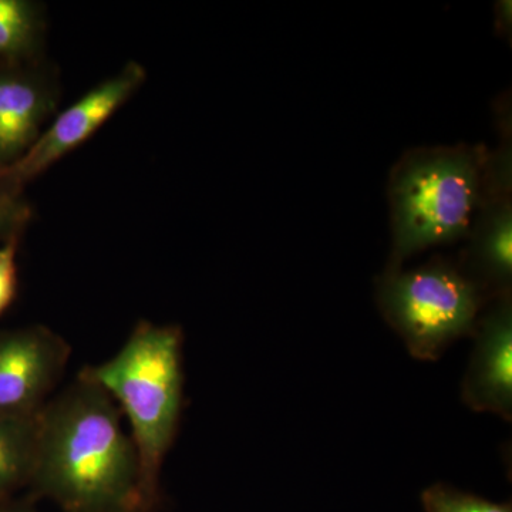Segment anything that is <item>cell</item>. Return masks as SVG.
I'll list each match as a JSON object with an SVG mask.
<instances>
[{
  "mask_svg": "<svg viewBox=\"0 0 512 512\" xmlns=\"http://www.w3.org/2000/svg\"><path fill=\"white\" fill-rule=\"evenodd\" d=\"M55 94L36 76L0 73V168L16 163L40 136Z\"/></svg>",
  "mask_w": 512,
  "mask_h": 512,
  "instance_id": "9",
  "label": "cell"
},
{
  "mask_svg": "<svg viewBox=\"0 0 512 512\" xmlns=\"http://www.w3.org/2000/svg\"><path fill=\"white\" fill-rule=\"evenodd\" d=\"M72 348L46 326L0 335V416L36 417L62 379Z\"/></svg>",
  "mask_w": 512,
  "mask_h": 512,
  "instance_id": "7",
  "label": "cell"
},
{
  "mask_svg": "<svg viewBox=\"0 0 512 512\" xmlns=\"http://www.w3.org/2000/svg\"><path fill=\"white\" fill-rule=\"evenodd\" d=\"M109 393L82 370L37 416L30 498L66 512H141L136 448Z\"/></svg>",
  "mask_w": 512,
  "mask_h": 512,
  "instance_id": "1",
  "label": "cell"
},
{
  "mask_svg": "<svg viewBox=\"0 0 512 512\" xmlns=\"http://www.w3.org/2000/svg\"><path fill=\"white\" fill-rule=\"evenodd\" d=\"M487 148L414 147L393 165L387 183L392 254L386 269L437 245L467 238L478 202Z\"/></svg>",
  "mask_w": 512,
  "mask_h": 512,
  "instance_id": "3",
  "label": "cell"
},
{
  "mask_svg": "<svg viewBox=\"0 0 512 512\" xmlns=\"http://www.w3.org/2000/svg\"><path fill=\"white\" fill-rule=\"evenodd\" d=\"M0 512H36L29 501H13L8 498H0Z\"/></svg>",
  "mask_w": 512,
  "mask_h": 512,
  "instance_id": "16",
  "label": "cell"
},
{
  "mask_svg": "<svg viewBox=\"0 0 512 512\" xmlns=\"http://www.w3.org/2000/svg\"><path fill=\"white\" fill-rule=\"evenodd\" d=\"M42 28V15L36 3L0 0V57L18 60L32 56Z\"/></svg>",
  "mask_w": 512,
  "mask_h": 512,
  "instance_id": "11",
  "label": "cell"
},
{
  "mask_svg": "<svg viewBox=\"0 0 512 512\" xmlns=\"http://www.w3.org/2000/svg\"><path fill=\"white\" fill-rule=\"evenodd\" d=\"M511 133L485 157L480 202L460 262L461 271L485 296L511 293L512 284V163Z\"/></svg>",
  "mask_w": 512,
  "mask_h": 512,
  "instance_id": "5",
  "label": "cell"
},
{
  "mask_svg": "<svg viewBox=\"0 0 512 512\" xmlns=\"http://www.w3.org/2000/svg\"><path fill=\"white\" fill-rule=\"evenodd\" d=\"M37 416H0V498L29 487L32 481L39 431Z\"/></svg>",
  "mask_w": 512,
  "mask_h": 512,
  "instance_id": "10",
  "label": "cell"
},
{
  "mask_svg": "<svg viewBox=\"0 0 512 512\" xmlns=\"http://www.w3.org/2000/svg\"><path fill=\"white\" fill-rule=\"evenodd\" d=\"M29 217L30 208L19 198L18 190L0 183V241L19 237Z\"/></svg>",
  "mask_w": 512,
  "mask_h": 512,
  "instance_id": "13",
  "label": "cell"
},
{
  "mask_svg": "<svg viewBox=\"0 0 512 512\" xmlns=\"http://www.w3.org/2000/svg\"><path fill=\"white\" fill-rule=\"evenodd\" d=\"M183 346L180 326L141 320L116 355L82 369L130 423L141 512H156L161 504V470L184 409Z\"/></svg>",
  "mask_w": 512,
  "mask_h": 512,
  "instance_id": "2",
  "label": "cell"
},
{
  "mask_svg": "<svg viewBox=\"0 0 512 512\" xmlns=\"http://www.w3.org/2000/svg\"><path fill=\"white\" fill-rule=\"evenodd\" d=\"M146 69L128 62L119 73L94 86L57 116L33 146L9 167L0 168V183L12 188L45 173L53 164L86 143L146 80Z\"/></svg>",
  "mask_w": 512,
  "mask_h": 512,
  "instance_id": "6",
  "label": "cell"
},
{
  "mask_svg": "<svg viewBox=\"0 0 512 512\" xmlns=\"http://www.w3.org/2000/svg\"><path fill=\"white\" fill-rule=\"evenodd\" d=\"M495 30L498 35L507 37L511 40V28H512V3L511 0H500L495 3Z\"/></svg>",
  "mask_w": 512,
  "mask_h": 512,
  "instance_id": "15",
  "label": "cell"
},
{
  "mask_svg": "<svg viewBox=\"0 0 512 512\" xmlns=\"http://www.w3.org/2000/svg\"><path fill=\"white\" fill-rule=\"evenodd\" d=\"M383 318L402 338L410 355L439 359L464 336H473L485 295L457 262L433 258L404 271L384 269L377 281Z\"/></svg>",
  "mask_w": 512,
  "mask_h": 512,
  "instance_id": "4",
  "label": "cell"
},
{
  "mask_svg": "<svg viewBox=\"0 0 512 512\" xmlns=\"http://www.w3.org/2000/svg\"><path fill=\"white\" fill-rule=\"evenodd\" d=\"M426 512H512L510 504H495L477 495L436 484L421 494Z\"/></svg>",
  "mask_w": 512,
  "mask_h": 512,
  "instance_id": "12",
  "label": "cell"
},
{
  "mask_svg": "<svg viewBox=\"0 0 512 512\" xmlns=\"http://www.w3.org/2000/svg\"><path fill=\"white\" fill-rule=\"evenodd\" d=\"M18 245L19 237H15L0 247V315L12 305L18 293Z\"/></svg>",
  "mask_w": 512,
  "mask_h": 512,
  "instance_id": "14",
  "label": "cell"
},
{
  "mask_svg": "<svg viewBox=\"0 0 512 512\" xmlns=\"http://www.w3.org/2000/svg\"><path fill=\"white\" fill-rule=\"evenodd\" d=\"M476 346L461 384V397L474 412L512 417V299L497 296L474 330Z\"/></svg>",
  "mask_w": 512,
  "mask_h": 512,
  "instance_id": "8",
  "label": "cell"
}]
</instances>
